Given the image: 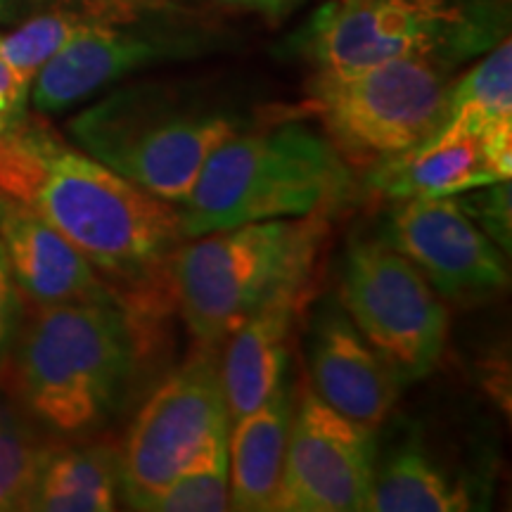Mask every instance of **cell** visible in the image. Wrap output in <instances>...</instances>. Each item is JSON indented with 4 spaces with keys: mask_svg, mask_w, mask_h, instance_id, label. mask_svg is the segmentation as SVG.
Instances as JSON below:
<instances>
[{
    "mask_svg": "<svg viewBox=\"0 0 512 512\" xmlns=\"http://www.w3.org/2000/svg\"><path fill=\"white\" fill-rule=\"evenodd\" d=\"M0 195L36 211L98 273L133 287L124 302L133 318L140 304H152L159 273L169 275L183 240L174 204L27 117L0 133Z\"/></svg>",
    "mask_w": 512,
    "mask_h": 512,
    "instance_id": "1",
    "label": "cell"
},
{
    "mask_svg": "<svg viewBox=\"0 0 512 512\" xmlns=\"http://www.w3.org/2000/svg\"><path fill=\"white\" fill-rule=\"evenodd\" d=\"M138 351L136 318L119 297L36 306L12 347L15 392L38 422L81 437L117 411Z\"/></svg>",
    "mask_w": 512,
    "mask_h": 512,
    "instance_id": "2",
    "label": "cell"
},
{
    "mask_svg": "<svg viewBox=\"0 0 512 512\" xmlns=\"http://www.w3.org/2000/svg\"><path fill=\"white\" fill-rule=\"evenodd\" d=\"M351 164L328 138L304 124L233 133L204 164L181 204L183 238L242 223L328 219L351 200Z\"/></svg>",
    "mask_w": 512,
    "mask_h": 512,
    "instance_id": "3",
    "label": "cell"
},
{
    "mask_svg": "<svg viewBox=\"0 0 512 512\" xmlns=\"http://www.w3.org/2000/svg\"><path fill=\"white\" fill-rule=\"evenodd\" d=\"M325 238L328 221L304 216L242 223L181 242L169 285L192 337L216 347L273 297L304 290Z\"/></svg>",
    "mask_w": 512,
    "mask_h": 512,
    "instance_id": "4",
    "label": "cell"
},
{
    "mask_svg": "<svg viewBox=\"0 0 512 512\" xmlns=\"http://www.w3.org/2000/svg\"><path fill=\"white\" fill-rule=\"evenodd\" d=\"M238 133L226 114L185 110L159 93L119 91L69 124L81 152L159 200L183 204L216 147Z\"/></svg>",
    "mask_w": 512,
    "mask_h": 512,
    "instance_id": "5",
    "label": "cell"
},
{
    "mask_svg": "<svg viewBox=\"0 0 512 512\" xmlns=\"http://www.w3.org/2000/svg\"><path fill=\"white\" fill-rule=\"evenodd\" d=\"M448 91L430 57H403L361 69H320L306 107L344 162L377 166L437 136Z\"/></svg>",
    "mask_w": 512,
    "mask_h": 512,
    "instance_id": "6",
    "label": "cell"
},
{
    "mask_svg": "<svg viewBox=\"0 0 512 512\" xmlns=\"http://www.w3.org/2000/svg\"><path fill=\"white\" fill-rule=\"evenodd\" d=\"M339 302L401 384L439 363L448 313L437 290L387 240H356L344 261Z\"/></svg>",
    "mask_w": 512,
    "mask_h": 512,
    "instance_id": "7",
    "label": "cell"
},
{
    "mask_svg": "<svg viewBox=\"0 0 512 512\" xmlns=\"http://www.w3.org/2000/svg\"><path fill=\"white\" fill-rule=\"evenodd\" d=\"M230 432L221 368L211 347L192 354L133 420L119 456L121 489L131 508L174 479L214 437Z\"/></svg>",
    "mask_w": 512,
    "mask_h": 512,
    "instance_id": "8",
    "label": "cell"
},
{
    "mask_svg": "<svg viewBox=\"0 0 512 512\" xmlns=\"http://www.w3.org/2000/svg\"><path fill=\"white\" fill-rule=\"evenodd\" d=\"M373 477V434L330 408L313 389H306L292 411L273 510H368Z\"/></svg>",
    "mask_w": 512,
    "mask_h": 512,
    "instance_id": "9",
    "label": "cell"
},
{
    "mask_svg": "<svg viewBox=\"0 0 512 512\" xmlns=\"http://www.w3.org/2000/svg\"><path fill=\"white\" fill-rule=\"evenodd\" d=\"M465 22L441 0H332L313 19L320 69H361L403 57H430Z\"/></svg>",
    "mask_w": 512,
    "mask_h": 512,
    "instance_id": "10",
    "label": "cell"
},
{
    "mask_svg": "<svg viewBox=\"0 0 512 512\" xmlns=\"http://www.w3.org/2000/svg\"><path fill=\"white\" fill-rule=\"evenodd\" d=\"M387 242L425 275L439 297L498 292L510 280L503 249L467 216L456 197L399 200Z\"/></svg>",
    "mask_w": 512,
    "mask_h": 512,
    "instance_id": "11",
    "label": "cell"
},
{
    "mask_svg": "<svg viewBox=\"0 0 512 512\" xmlns=\"http://www.w3.org/2000/svg\"><path fill=\"white\" fill-rule=\"evenodd\" d=\"M311 380L320 399L370 434L389 418L401 387L344 309H328L318 320Z\"/></svg>",
    "mask_w": 512,
    "mask_h": 512,
    "instance_id": "12",
    "label": "cell"
},
{
    "mask_svg": "<svg viewBox=\"0 0 512 512\" xmlns=\"http://www.w3.org/2000/svg\"><path fill=\"white\" fill-rule=\"evenodd\" d=\"M0 245L19 292L34 306L117 297L72 242L8 197L0 204Z\"/></svg>",
    "mask_w": 512,
    "mask_h": 512,
    "instance_id": "13",
    "label": "cell"
},
{
    "mask_svg": "<svg viewBox=\"0 0 512 512\" xmlns=\"http://www.w3.org/2000/svg\"><path fill=\"white\" fill-rule=\"evenodd\" d=\"M164 55L162 43L110 24L83 22L31 83V105L57 114Z\"/></svg>",
    "mask_w": 512,
    "mask_h": 512,
    "instance_id": "14",
    "label": "cell"
},
{
    "mask_svg": "<svg viewBox=\"0 0 512 512\" xmlns=\"http://www.w3.org/2000/svg\"><path fill=\"white\" fill-rule=\"evenodd\" d=\"M306 294L309 287L278 294L226 337L219 368L230 422L259 408L285 387L292 323L302 311Z\"/></svg>",
    "mask_w": 512,
    "mask_h": 512,
    "instance_id": "15",
    "label": "cell"
},
{
    "mask_svg": "<svg viewBox=\"0 0 512 512\" xmlns=\"http://www.w3.org/2000/svg\"><path fill=\"white\" fill-rule=\"evenodd\" d=\"M290 394L283 387L259 408L235 418L228 432V510H273L292 425Z\"/></svg>",
    "mask_w": 512,
    "mask_h": 512,
    "instance_id": "16",
    "label": "cell"
},
{
    "mask_svg": "<svg viewBox=\"0 0 512 512\" xmlns=\"http://www.w3.org/2000/svg\"><path fill=\"white\" fill-rule=\"evenodd\" d=\"M446 136L477 138L498 181L512 176V46L503 41L494 53L467 72L448 91Z\"/></svg>",
    "mask_w": 512,
    "mask_h": 512,
    "instance_id": "17",
    "label": "cell"
},
{
    "mask_svg": "<svg viewBox=\"0 0 512 512\" xmlns=\"http://www.w3.org/2000/svg\"><path fill=\"white\" fill-rule=\"evenodd\" d=\"M370 181L394 200L458 197L486 185L505 183L498 181L477 138L446 133H437L406 155L373 166Z\"/></svg>",
    "mask_w": 512,
    "mask_h": 512,
    "instance_id": "18",
    "label": "cell"
},
{
    "mask_svg": "<svg viewBox=\"0 0 512 512\" xmlns=\"http://www.w3.org/2000/svg\"><path fill=\"white\" fill-rule=\"evenodd\" d=\"M119 489V456L110 448H53L24 510L110 512L119 503Z\"/></svg>",
    "mask_w": 512,
    "mask_h": 512,
    "instance_id": "19",
    "label": "cell"
},
{
    "mask_svg": "<svg viewBox=\"0 0 512 512\" xmlns=\"http://www.w3.org/2000/svg\"><path fill=\"white\" fill-rule=\"evenodd\" d=\"M472 498L463 482L451 479L420 448H401L375 470L368 510L373 512H460Z\"/></svg>",
    "mask_w": 512,
    "mask_h": 512,
    "instance_id": "20",
    "label": "cell"
},
{
    "mask_svg": "<svg viewBox=\"0 0 512 512\" xmlns=\"http://www.w3.org/2000/svg\"><path fill=\"white\" fill-rule=\"evenodd\" d=\"M152 512L228 510V434L214 437L169 484L138 503Z\"/></svg>",
    "mask_w": 512,
    "mask_h": 512,
    "instance_id": "21",
    "label": "cell"
},
{
    "mask_svg": "<svg viewBox=\"0 0 512 512\" xmlns=\"http://www.w3.org/2000/svg\"><path fill=\"white\" fill-rule=\"evenodd\" d=\"M86 22L81 15L67 10L43 12L31 17L12 34L0 36V53L15 74L31 88L36 74L60 53L64 43Z\"/></svg>",
    "mask_w": 512,
    "mask_h": 512,
    "instance_id": "22",
    "label": "cell"
},
{
    "mask_svg": "<svg viewBox=\"0 0 512 512\" xmlns=\"http://www.w3.org/2000/svg\"><path fill=\"white\" fill-rule=\"evenodd\" d=\"M50 451L15 415L0 411V512L27 508Z\"/></svg>",
    "mask_w": 512,
    "mask_h": 512,
    "instance_id": "23",
    "label": "cell"
},
{
    "mask_svg": "<svg viewBox=\"0 0 512 512\" xmlns=\"http://www.w3.org/2000/svg\"><path fill=\"white\" fill-rule=\"evenodd\" d=\"M463 200L460 207L467 211L472 221L477 223L479 228L489 235L491 240L498 242V247L505 245L510 247V188L508 181L505 183H494L486 185L484 195H470V192H463Z\"/></svg>",
    "mask_w": 512,
    "mask_h": 512,
    "instance_id": "24",
    "label": "cell"
},
{
    "mask_svg": "<svg viewBox=\"0 0 512 512\" xmlns=\"http://www.w3.org/2000/svg\"><path fill=\"white\" fill-rule=\"evenodd\" d=\"M24 323V297L12 278L3 245H0V368L8 363L19 328Z\"/></svg>",
    "mask_w": 512,
    "mask_h": 512,
    "instance_id": "25",
    "label": "cell"
},
{
    "mask_svg": "<svg viewBox=\"0 0 512 512\" xmlns=\"http://www.w3.org/2000/svg\"><path fill=\"white\" fill-rule=\"evenodd\" d=\"M29 86L15 74L3 53H0V133L10 131L27 117Z\"/></svg>",
    "mask_w": 512,
    "mask_h": 512,
    "instance_id": "26",
    "label": "cell"
},
{
    "mask_svg": "<svg viewBox=\"0 0 512 512\" xmlns=\"http://www.w3.org/2000/svg\"><path fill=\"white\" fill-rule=\"evenodd\" d=\"M242 3H254V5H268V8H273V5H278L280 0H242Z\"/></svg>",
    "mask_w": 512,
    "mask_h": 512,
    "instance_id": "27",
    "label": "cell"
},
{
    "mask_svg": "<svg viewBox=\"0 0 512 512\" xmlns=\"http://www.w3.org/2000/svg\"><path fill=\"white\" fill-rule=\"evenodd\" d=\"M0 204H3V195H0Z\"/></svg>",
    "mask_w": 512,
    "mask_h": 512,
    "instance_id": "28",
    "label": "cell"
}]
</instances>
